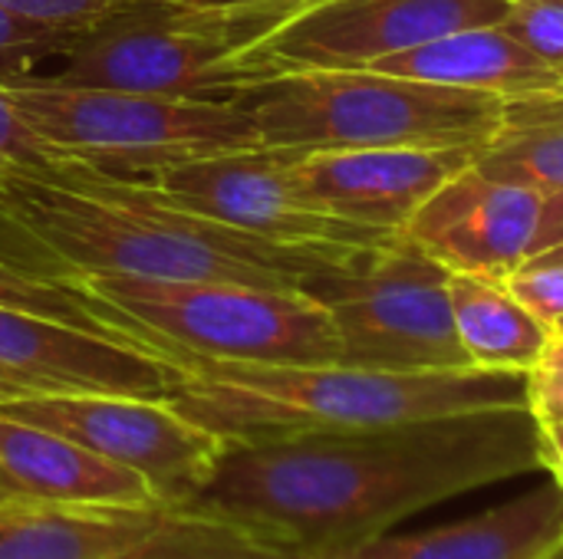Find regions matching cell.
I'll return each mask as SVG.
<instances>
[{
	"instance_id": "cell-25",
	"label": "cell",
	"mask_w": 563,
	"mask_h": 559,
	"mask_svg": "<svg viewBox=\"0 0 563 559\" xmlns=\"http://www.w3.org/2000/svg\"><path fill=\"white\" fill-rule=\"evenodd\" d=\"M501 280L528 313L551 326V333L558 329L563 320V264H521Z\"/></svg>"
},
{
	"instance_id": "cell-3",
	"label": "cell",
	"mask_w": 563,
	"mask_h": 559,
	"mask_svg": "<svg viewBox=\"0 0 563 559\" xmlns=\"http://www.w3.org/2000/svg\"><path fill=\"white\" fill-rule=\"evenodd\" d=\"M165 402L221 441H264L303 432L396 428L429 418L528 409V372L452 369L386 372L360 366H264L168 356Z\"/></svg>"
},
{
	"instance_id": "cell-22",
	"label": "cell",
	"mask_w": 563,
	"mask_h": 559,
	"mask_svg": "<svg viewBox=\"0 0 563 559\" xmlns=\"http://www.w3.org/2000/svg\"><path fill=\"white\" fill-rule=\"evenodd\" d=\"M155 3L168 7L172 13L218 26L241 46H251L271 30H277L280 23L294 20L297 13L323 0H155Z\"/></svg>"
},
{
	"instance_id": "cell-32",
	"label": "cell",
	"mask_w": 563,
	"mask_h": 559,
	"mask_svg": "<svg viewBox=\"0 0 563 559\" xmlns=\"http://www.w3.org/2000/svg\"><path fill=\"white\" fill-rule=\"evenodd\" d=\"M541 559H563V537L561 540H558V544H554V547H551V550H548V554H544V557Z\"/></svg>"
},
{
	"instance_id": "cell-14",
	"label": "cell",
	"mask_w": 563,
	"mask_h": 559,
	"mask_svg": "<svg viewBox=\"0 0 563 559\" xmlns=\"http://www.w3.org/2000/svg\"><path fill=\"white\" fill-rule=\"evenodd\" d=\"M468 165L472 148L287 152V171L307 204L386 231H406L409 217Z\"/></svg>"
},
{
	"instance_id": "cell-30",
	"label": "cell",
	"mask_w": 563,
	"mask_h": 559,
	"mask_svg": "<svg viewBox=\"0 0 563 559\" xmlns=\"http://www.w3.org/2000/svg\"><path fill=\"white\" fill-rule=\"evenodd\" d=\"M541 366H544V369H563V336H554V339H551V346H548Z\"/></svg>"
},
{
	"instance_id": "cell-2",
	"label": "cell",
	"mask_w": 563,
	"mask_h": 559,
	"mask_svg": "<svg viewBox=\"0 0 563 559\" xmlns=\"http://www.w3.org/2000/svg\"><path fill=\"white\" fill-rule=\"evenodd\" d=\"M0 217L63 277L129 273L152 280H228L303 287L369 247H294L175 208L139 181L79 161L49 171L0 165ZM396 244V241H393Z\"/></svg>"
},
{
	"instance_id": "cell-24",
	"label": "cell",
	"mask_w": 563,
	"mask_h": 559,
	"mask_svg": "<svg viewBox=\"0 0 563 559\" xmlns=\"http://www.w3.org/2000/svg\"><path fill=\"white\" fill-rule=\"evenodd\" d=\"M66 49L69 46L63 40H56L53 33L40 30L36 23L23 20L7 3H0V86L33 76L40 63L63 56Z\"/></svg>"
},
{
	"instance_id": "cell-26",
	"label": "cell",
	"mask_w": 563,
	"mask_h": 559,
	"mask_svg": "<svg viewBox=\"0 0 563 559\" xmlns=\"http://www.w3.org/2000/svg\"><path fill=\"white\" fill-rule=\"evenodd\" d=\"M0 165H20L33 171H49V168L66 165V158L56 148H49L30 128V122L13 109L3 86H0Z\"/></svg>"
},
{
	"instance_id": "cell-13",
	"label": "cell",
	"mask_w": 563,
	"mask_h": 559,
	"mask_svg": "<svg viewBox=\"0 0 563 559\" xmlns=\"http://www.w3.org/2000/svg\"><path fill=\"white\" fill-rule=\"evenodd\" d=\"M175 366L135 343L0 306V402L26 395L165 399Z\"/></svg>"
},
{
	"instance_id": "cell-7",
	"label": "cell",
	"mask_w": 563,
	"mask_h": 559,
	"mask_svg": "<svg viewBox=\"0 0 563 559\" xmlns=\"http://www.w3.org/2000/svg\"><path fill=\"white\" fill-rule=\"evenodd\" d=\"M303 290L330 310L343 366L386 372L472 369L452 320L449 270L406 234L307 277Z\"/></svg>"
},
{
	"instance_id": "cell-4",
	"label": "cell",
	"mask_w": 563,
	"mask_h": 559,
	"mask_svg": "<svg viewBox=\"0 0 563 559\" xmlns=\"http://www.w3.org/2000/svg\"><path fill=\"white\" fill-rule=\"evenodd\" d=\"M234 102L261 148L290 155L356 148H478L505 96L452 89L373 69H290L247 86Z\"/></svg>"
},
{
	"instance_id": "cell-1",
	"label": "cell",
	"mask_w": 563,
	"mask_h": 559,
	"mask_svg": "<svg viewBox=\"0 0 563 559\" xmlns=\"http://www.w3.org/2000/svg\"><path fill=\"white\" fill-rule=\"evenodd\" d=\"M531 471H541L531 409H488L396 428L224 441L185 511L231 524L277 554L310 557Z\"/></svg>"
},
{
	"instance_id": "cell-10",
	"label": "cell",
	"mask_w": 563,
	"mask_h": 559,
	"mask_svg": "<svg viewBox=\"0 0 563 559\" xmlns=\"http://www.w3.org/2000/svg\"><path fill=\"white\" fill-rule=\"evenodd\" d=\"M277 550L185 507L0 504V559H264Z\"/></svg>"
},
{
	"instance_id": "cell-16",
	"label": "cell",
	"mask_w": 563,
	"mask_h": 559,
	"mask_svg": "<svg viewBox=\"0 0 563 559\" xmlns=\"http://www.w3.org/2000/svg\"><path fill=\"white\" fill-rule=\"evenodd\" d=\"M0 504H162L148 481L96 451L0 415Z\"/></svg>"
},
{
	"instance_id": "cell-12",
	"label": "cell",
	"mask_w": 563,
	"mask_h": 559,
	"mask_svg": "<svg viewBox=\"0 0 563 559\" xmlns=\"http://www.w3.org/2000/svg\"><path fill=\"white\" fill-rule=\"evenodd\" d=\"M505 0H323L247 46L261 79L290 69H363L435 36L501 23Z\"/></svg>"
},
{
	"instance_id": "cell-20",
	"label": "cell",
	"mask_w": 563,
	"mask_h": 559,
	"mask_svg": "<svg viewBox=\"0 0 563 559\" xmlns=\"http://www.w3.org/2000/svg\"><path fill=\"white\" fill-rule=\"evenodd\" d=\"M472 165L541 198L563 191V89L505 96L495 132L472 148Z\"/></svg>"
},
{
	"instance_id": "cell-9",
	"label": "cell",
	"mask_w": 563,
	"mask_h": 559,
	"mask_svg": "<svg viewBox=\"0 0 563 559\" xmlns=\"http://www.w3.org/2000/svg\"><path fill=\"white\" fill-rule=\"evenodd\" d=\"M0 415L56 432L99 458L142 474L165 507H188L211 478L224 441L178 415L165 399L139 395H26Z\"/></svg>"
},
{
	"instance_id": "cell-5",
	"label": "cell",
	"mask_w": 563,
	"mask_h": 559,
	"mask_svg": "<svg viewBox=\"0 0 563 559\" xmlns=\"http://www.w3.org/2000/svg\"><path fill=\"white\" fill-rule=\"evenodd\" d=\"M109 326L158 356H205L264 366H333L343 343L330 310L303 287L228 280L73 277Z\"/></svg>"
},
{
	"instance_id": "cell-11",
	"label": "cell",
	"mask_w": 563,
	"mask_h": 559,
	"mask_svg": "<svg viewBox=\"0 0 563 559\" xmlns=\"http://www.w3.org/2000/svg\"><path fill=\"white\" fill-rule=\"evenodd\" d=\"M175 208L294 247H386L402 231L343 221L307 204L287 171V152L251 148L175 165L148 181Z\"/></svg>"
},
{
	"instance_id": "cell-17",
	"label": "cell",
	"mask_w": 563,
	"mask_h": 559,
	"mask_svg": "<svg viewBox=\"0 0 563 559\" xmlns=\"http://www.w3.org/2000/svg\"><path fill=\"white\" fill-rule=\"evenodd\" d=\"M563 537V488H538L478 517L369 540L303 559H541Z\"/></svg>"
},
{
	"instance_id": "cell-19",
	"label": "cell",
	"mask_w": 563,
	"mask_h": 559,
	"mask_svg": "<svg viewBox=\"0 0 563 559\" xmlns=\"http://www.w3.org/2000/svg\"><path fill=\"white\" fill-rule=\"evenodd\" d=\"M455 333L478 369L531 372L541 366L554 333L528 313L501 277L449 270Z\"/></svg>"
},
{
	"instance_id": "cell-31",
	"label": "cell",
	"mask_w": 563,
	"mask_h": 559,
	"mask_svg": "<svg viewBox=\"0 0 563 559\" xmlns=\"http://www.w3.org/2000/svg\"><path fill=\"white\" fill-rule=\"evenodd\" d=\"M525 264H563V244L551 247V250H541V254H534V257H528Z\"/></svg>"
},
{
	"instance_id": "cell-6",
	"label": "cell",
	"mask_w": 563,
	"mask_h": 559,
	"mask_svg": "<svg viewBox=\"0 0 563 559\" xmlns=\"http://www.w3.org/2000/svg\"><path fill=\"white\" fill-rule=\"evenodd\" d=\"M3 92L66 161L119 181L142 185L175 165L261 148L251 115L234 99L145 96L40 72L3 82Z\"/></svg>"
},
{
	"instance_id": "cell-27",
	"label": "cell",
	"mask_w": 563,
	"mask_h": 559,
	"mask_svg": "<svg viewBox=\"0 0 563 559\" xmlns=\"http://www.w3.org/2000/svg\"><path fill=\"white\" fill-rule=\"evenodd\" d=\"M528 409L538 425L563 422V369H531L528 372Z\"/></svg>"
},
{
	"instance_id": "cell-29",
	"label": "cell",
	"mask_w": 563,
	"mask_h": 559,
	"mask_svg": "<svg viewBox=\"0 0 563 559\" xmlns=\"http://www.w3.org/2000/svg\"><path fill=\"white\" fill-rule=\"evenodd\" d=\"M541 468L551 471L554 484L563 488V422L541 425Z\"/></svg>"
},
{
	"instance_id": "cell-21",
	"label": "cell",
	"mask_w": 563,
	"mask_h": 559,
	"mask_svg": "<svg viewBox=\"0 0 563 559\" xmlns=\"http://www.w3.org/2000/svg\"><path fill=\"white\" fill-rule=\"evenodd\" d=\"M0 306L40 313V316L59 320V323L79 326V329L109 336V339L135 343L125 333H119L115 326H109V320L102 316V310L96 306V300L73 277L40 273V270H30V267L16 264L10 257H0Z\"/></svg>"
},
{
	"instance_id": "cell-8",
	"label": "cell",
	"mask_w": 563,
	"mask_h": 559,
	"mask_svg": "<svg viewBox=\"0 0 563 559\" xmlns=\"http://www.w3.org/2000/svg\"><path fill=\"white\" fill-rule=\"evenodd\" d=\"M59 59L49 79L172 99H234L261 82L247 46L162 3L106 23Z\"/></svg>"
},
{
	"instance_id": "cell-15",
	"label": "cell",
	"mask_w": 563,
	"mask_h": 559,
	"mask_svg": "<svg viewBox=\"0 0 563 559\" xmlns=\"http://www.w3.org/2000/svg\"><path fill=\"white\" fill-rule=\"evenodd\" d=\"M541 201L468 165L409 217L402 234L445 270L508 277L531 257Z\"/></svg>"
},
{
	"instance_id": "cell-18",
	"label": "cell",
	"mask_w": 563,
	"mask_h": 559,
	"mask_svg": "<svg viewBox=\"0 0 563 559\" xmlns=\"http://www.w3.org/2000/svg\"><path fill=\"white\" fill-rule=\"evenodd\" d=\"M373 72L419 79L432 86L452 89H482L498 96L521 92H558L563 76L548 63H541L528 46H521L511 33L495 26H468L445 36H435L422 46L373 59Z\"/></svg>"
},
{
	"instance_id": "cell-33",
	"label": "cell",
	"mask_w": 563,
	"mask_h": 559,
	"mask_svg": "<svg viewBox=\"0 0 563 559\" xmlns=\"http://www.w3.org/2000/svg\"><path fill=\"white\" fill-rule=\"evenodd\" d=\"M264 559H303V557H297V554H277V557H264Z\"/></svg>"
},
{
	"instance_id": "cell-34",
	"label": "cell",
	"mask_w": 563,
	"mask_h": 559,
	"mask_svg": "<svg viewBox=\"0 0 563 559\" xmlns=\"http://www.w3.org/2000/svg\"><path fill=\"white\" fill-rule=\"evenodd\" d=\"M554 336H563V320L558 323V329H554Z\"/></svg>"
},
{
	"instance_id": "cell-35",
	"label": "cell",
	"mask_w": 563,
	"mask_h": 559,
	"mask_svg": "<svg viewBox=\"0 0 563 559\" xmlns=\"http://www.w3.org/2000/svg\"><path fill=\"white\" fill-rule=\"evenodd\" d=\"M505 3H518V0H505Z\"/></svg>"
},
{
	"instance_id": "cell-23",
	"label": "cell",
	"mask_w": 563,
	"mask_h": 559,
	"mask_svg": "<svg viewBox=\"0 0 563 559\" xmlns=\"http://www.w3.org/2000/svg\"><path fill=\"white\" fill-rule=\"evenodd\" d=\"M498 26L563 76V0L508 3Z\"/></svg>"
},
{
	"instance_id": "cell-28",
	"label": "cell",
	"mask_w": 563,
	"mask_h": 559,
	"mask_svg": "<svg viewBox=\"0 0 563 559\" xmlns=\"http://www.w3.org/2000/svg\"><path fill=\"white\" fill-rule=\"evenodd\" d=\"M558 244H563V191L548 194L541 201V221H538V234H534L531 257L541 254V250H551Z\"/></svg>"
}]
</instances>
